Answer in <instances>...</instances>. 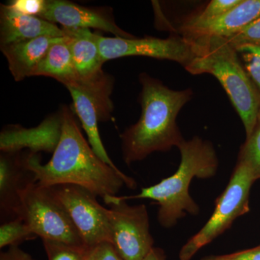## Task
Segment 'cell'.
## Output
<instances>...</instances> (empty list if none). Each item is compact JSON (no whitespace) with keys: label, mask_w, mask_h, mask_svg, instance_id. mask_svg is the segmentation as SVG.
I'll return each instance as SVG.
<instances>
[{"label":"cell","mask_w":260,"mask_h":260,"mask_svg":"<svg viewBox=\"0 0 260 260\" xmlns=\"http://www.w3.org/2000/svg\"><path fill=\"white\" fill-rule=\"evenodd\" d=\"M51 193L64 207L88 249L103 243L112 244L107 208L103 207L91 191L74 184L49 187Z\"/></svg>","instance_id":"obj_8"},{"label":"cell","mask_w":260,"mask_h":260,"mask_svg":"<svg viewBox=\"0 0 260 260\" xmlns=\"http://www.w3.org/2000/svg\"><path fill=\"white\" fill-rule=\"evenodd\" d=\"M201 260H260V246L232 254L205 256Z\"/></svg>","instance_id":"obj_26"},{"label":"cell","mask_w":260,"mask_h":260,"mask_svg":"<svg viewBox=\"0 0 260 260\" xmlns=\"http://www.w3.org/2000/svg\"><path fill=\"white\" fill-rule=\"evenodd\" d=\"M46 2L47 0H13L8 5L19 13L39 18L45 9Z\"/></svg>","instance_id":"obj_25"},{"label":"cell","mask_w":260,"mask_h":260,"mask_svg":"<svg viewBox=\"0 0 260 260\" xmlns=\"http://www.w3.org/2000/svg\"><path fill=\"white\" fill-rule=\"evenodd\" d=\"M258 120H260V107H259V113H258Z\"/></svg>","instance_id":"obj_31"},{"label":"cell","mask_w":260,"mask_h":260,"mask_svg":"<svg viewBox=\"0 0 260 260\" xmlns=\"http://www.w3.org/2000/svg\"><path fill=\"white\" fill-rule=\"evenodd\" d=\"M96 41L104 62L125 56H148L174 61L186 68L196 57L194 44L177 34L167 39L155 37H105L96 34Z\"/></svg>","instance_id":"obj_9"},{"label":"cell","mask_w":260,"mask_h":260,"mask_svg":"<svg viewBox=\"0 0 260 260\" xmlns=\"http://www.w3.org/2000/svg\"><path fill=\"white\" fill-rule=\"evenodd\" d=\"M64 37H42L1 46L11 74L16 81H20L32 73L43 58L47 54L53 44L59 42Z\"/></svg>","instance_id":"obj_17"},{"label":"cell","mask_w":260,"mask_h":260,"mask_svg":"<svg viewBox=\"0 0 260 260\" xmlns=\"http://www.w3.org/2000/svg\"><path fill=\"white\" fill-rule=\"evenodd\" d=\"M238 162L249 168L255 180L260 178V120L252 133L246 138L239 153Z\"/></svg>","instance_id":"obj_20"},{"label":"cell","mask_w":260,"mask_h":260,"mask_svg":"<svg viewBox=\"0 0 260 260\" xmlns=\"http://www.w3.org/2000/svg\"><path fill=\"white\" fill-rule=\"evenodd\" d=\"M104 201L110 205L107 215L115 250L124 260H144L154 247L146 206L130 205L119 196Z\"/></svg>","instance_id":"obj_7"},{"label":"cell","mask_w":260,"mask_h":260,"mask_svg":"<svg viewBox=\"0 0 260 260\" xmlns=\"http://www.w3.org/2000/svg\"><path fill=\"white\" fill-rule=\"evenodd\" d=\"M60 140L47 164H41L39 154L29 152L27 167L36 182L44 187L74 184L91 191L103 200L117 196L125 184L130 189L136 182L120 170L109 167L93 151L84 138L75 114L68 107H61Z\"/></svg>","instance_id":"obj_1"},{"label":"cell","mask_w":260,"mask_h":260,"mask_svg":"<svg viewBox=\"0 0 260 260\" xmlns=\"http://www.w3.org/2000/svg\"><path fill=\"white\" fill-rule=\"evenodd\" d=\"M144 260H167V256L162 249L153 247Z\"/></svg>","instance_id":"obj_29"},{"label":"cell","mask_w":260,"mask_h":260,"mask_svg":"<svg viewBox=\"0 0 260 260\" xmlns=\"http://www.w3.org/2000/svg\"><path fill=\"white\" fill-rule=\"evenodd\" d=\"M0 260H37L18 246H10L0 254Z\"/></svg>","instance_id":"obj_28"},{"label":"cell","mask_w":260,"mask_h":260,"mask_svg":"<svg viewBox=\"0 0 260 260\" xmlns=\"http://www.w3.org/2000/svg\"><path fill=\"white\" fill-rule=\"evenodd\" d=\"M242 0H212L204 8L186 17L178 28L194 26L213 20L234 9Z\"/></svg>","instance_id":"obj_19"},{"label":"cell","mask_w":260,"mask_h":260,"mask_svg":"<svg viewBox=\"0 0 260 260\" xmlns=\"http://www.w3.org/2000/svg\"><path fill=\"white\" fill-rule=\"evenodd\" d=\"M225 39L234 48L245 44H260V16Z\"/></svg>","instance_id":"obj_24"},{"label":"cell","mask_w":260,"mask_h":260,"mask_svg":"<svg viewBox=\"0 0 260 260\" xmlns=\"http://www.w3.org/2000/svg\"><path fill=\"white\" fill-rule=\"evenodd\" d=\"M255 181L249 168L237 162L226 188L215 201L211 217L181 247L179 259L191 260L202 248L232 226L236 219L249 212V191Z\"/></svg>","instance_id":"obj_6"},{"label":"cell","mask_w":260,"mask_h":260,"mask_svg":"<svg viewBox=\"0 0 260 260\" xmlns=\"http://www.w3.org/2000/svg\"><path fill=\"white\" fill-rule=\"evenodd\" d=\"M235 49L246 74L260 94V44H245Z\"/></svg>","instance_id":"obj_22"},{"label":"cell","mask_w":260,"mask_h":260,"mask_svg":"<svg viewBox=\"0 0 260 260\" xmlns=\"http://www.w3.org/2000/svg\"><path fill=\"white\" fill-rule=\"evenodd\" d=\"M61 112L44 119L39 126L24 128L19 125L7 126L0 135L2 153H18L27 148L30 153H54L60 140Z\"/></svg>","instance_id":"obj_12"},{"label":"cell","mask_w":260,"mask_h":260,"mask_svg":"<svg viewBox=\"0 0 260 260\" xmlns=\"http://www.w3.org/2000/svg\"><path fill=\"white\" fill-rule=\"evenodd\" d=\"M48 260H86L90 249L55 241L43 240Z\"/></svg>","instance_id":"obj_23"},{"label":"cell","mask_w":260,"mask_h":260,"mask_svg":"<svg viewBox=\"0 0 260 260\" xmlns=\"http://www.w3.org/2000/svg\"><path fill=\"white\" fill-rule=\"evenodd\" d=\"M96 260H124L110 243H103L93 249Z\"/></svg>","instance_id":"obj_27"},{"label":"cell","mask_w":260,"mask_h":260,"mask_svg":"<svg viewBox=\"0 0 260 260\" xmlns=\"http://www.w3.org/2000/svg\"><path fill=\"white\" fill-rule=\"evenodd\" d=\"M73 99V109L79 118L93 151L109 167L119 170L108 155L99 134L98 122L109 120L112 113L108 112L93 95L77 85L66 87Z\"/></svg>","instance_id":"obj_16"},{"label":"cell","mask_w":260,"mask_h":260,"mask_svg":"<svg viewBox=\"0 0 260 260\" xmlns=\"http://www.w3.org/2000/svg\"><path fill=\"white\" fill-rule=\"evenodd\" d=\"M42 37H64L62 28L47 20L19 13L8 5L0 7V46Z\"/></svg>","instance_id":"obj_15"},{"label":"cell","mask_w":260,"mask_h":260,"mask_svg":"<svg viewBox=\"0 0 260 260\" xmlns=\"http://www.w3.org/2000/svg\"><path fill=\"white\" fill-rule=\"evenodd\" d=\"M86 260H96L95 259V256H94L93 249H92V250L90 251V253H89Z\"/></svg>","instance_id":"obj_30"},{"label":"cell","mask_w":260,"mask_h":260,"mask_svg":"<svg viewBox=\"0 0 260 260\" xmlns=\"http://www.w3.org/2000/svg\"><path fill=\"white\" fill-rule=\"evenodd\" d=\"M191 42L197 56L186 71L216 78L240 116L248 138L257 122L260 94L246 74L235 48L223 37L201 38Z\"/></svg>","instance_id":"obj_4"},{"label":"cell","mask_w":260,"mask_h":260,"mask_svg":"<svg viewBox=\"0 0 260 260\" xmlns=\"http://www.w3.org/2000/svg\"><path fill=\"white\" fill-rule=\"evenodd\" d=\"M78 81L74 85L104 96H111L113 79L102 69L103 60L96 34L87 28H64ZM70 86V85H69Z\"/></svg>","instance_id":"obj_10"},{"label":"cell","mask_w":260,"mask_h":260,"mask_svg":"<svg viewBox=\"0 0 260 260\" xmlns=\"http://www.w3.org/2000/svg\"><path fill=\"white\" fill-rule=\"evenodd\" d=\"M139 80L141 116L120 136L123 160L127 165L154 152L178 148L184 140L177 125L178 114L193 95L190 88L172 90L147 73H141Z\"/></svg>","instance_id":"obj_2"},{"label":"cell","mask_w":260,"mask_h":260,"mask_svg":"<svg viewBox=\"0 0 260 260\" xmlns=\"http://www.w3.org/2000/svg\"><path fill=\"white\" fill-rule=\"evenodd\" d=\"M260 16V0H242L240 4L227 13L207 23L174 29L188 41L201 38L231 37Z\"/></svg>","instance_id":"obj_14"},{"label":"cell","mask_w":260,"mask_h":260,"mask_svg":"<svg viewBox=\"0 0 260 260\" xmlns=\"http://www.w3.org/2000/svg\"><path fill=\"white\" fill-rule=\"evenodd\" d=\"M39 18L60 24L64 28H94L111 32L115 37H135L116 25L112 12L107 8H87L65 0H47Z\"/></svg>","instance_id":"obj_11"},{"label":"cell","mask_w":260,"mask_h":260,"mask_svg":"<svg viewBox=\"0 0 260 260\" xmlns=\"http://www.w3.org/2000/svg\"><path fill=\"white\" fill-rule=\"evenodd\" d=\"M181 162L177 172L158 184L143 188L139 194L121 196V200L150 199L159 205L158 223L169 229L174 226L186 214L198 215L200 207L189 194L194 178L210 179L216 174L218 159L213 144L199 138L184 140L178 146Z\"/></svg>","instance_id":"obj_3"},{"label":"cell","mask_w":260,"mask_h":260,"mask_svg":"<svg viewBox=\"0 0 260 260\" xmlns=\"http://www.w3.org/2000/svg\"><path fill=\"white\" fill-rule=\"evenodd\" d=\"M28 155L2 153L0 156V210L1 218H18L23 191L36 182L35 176L27 167Z\"/></svg>","instance_id":"obj_13"},{"label":"cell","mask_w":260,"mask_h":260,"mask_svg":"<svg viewBox=\"0 0 260 260\" xmlns=\"http://www.w3.org/2000/svg\"><path fill=\"white\" fill-rule=\"evenodd\" d=\"M32 76H45L54 78L65 87L78 81L73 56L67 38L51 46L47 54L34 70Z\"/></svg>","instance_id":"obj_18"},{"label":"cell","mask_w":260,"mask_h":260,"mask_svg":"<svg viewBox=\"0 0 260 260\" xmlns=\"http://www.w3.org/2000/svg\"><path fill=\"white\" fill-rule=\"evenodd\" d=\"M37 236L21 218H16L2 224L0 227V248L18 246L25 241L34 239Z\"/></svg>","instance_id":"obj_21"},{"label":"cell","mask_w":260,"mask_h":260,"mask_svg":"<svg viewBox=\"0 0 260 260\" xmlns=\"http://www.w3.org/2000/svg\"><path fill=\"white\" fill-rule=\"evenodd\" d=\"M18 218L42 240L88 249L69 213L49 187L37 182L30 184L22 194Z\"/></svg>","instance_id":"obj_5"}]
</instances>
